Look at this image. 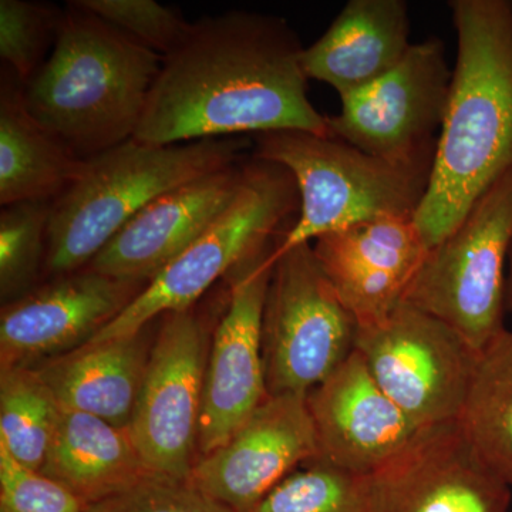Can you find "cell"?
<instances>
[{"instance_id":"7","label":"cell","mask_w":512,"mask_h":512,"mask_svg":"<svg viewBox=\"0 0 512 512\" xmlns=\"http://www.w3.org/2000/svg\"><path fill=\"white\" fill-rule=\"evenodd\" d=\"M512 249V170L478 198L458 227L430 248L404 301L440 319L477 352L503 330Z\"/></svg>"},{"instance_id":"20","label":"cell","mask_w":512,"mask_h":512,"mask_svg":"<svg viewBox=\"0 0 512 512\" xmlns=\"http://www.w3.org/2000/svg\"><path fill=\"white\" fill-rule=\"evenodd\" d=\"M146 329L128 338L84 343L37 372L63 409L128 429L150 356Z\"/></svg>"},{"instance_id":"11","label":"cell","mask_w":512,"mask_h":512,"mask_svg":"<svg viewBox=\"0 0 512 512\" xmlns=\"http://www.w3.org/2000/svg\"><path fill=\"white\" fill-rule=\"evenodd\" d=\"M207 328L194 306L164 315L128 431L148 470L188 481L204 397Z\"/></svg>"},{"instance_id":"14","label":"cell","mask_w":512,"mask_h":512,"mask_svg":"<svg viewBox=\"0 0 512 512\" xmlns=\"http://www.w3.org/2000/svg\"><path fill=\"white\" fill-rule=\"evenodd\" d=\"M320 458L308 396H269L217 450L202 456L188 481L232 512H249L293 471Z\"/></svg>"},{"instance_id":"4","label":"cell","mask_w":512,"mask_h":512,"mask_svg":"<svg viewBox=\"0 0 512 512\" xmlns=\"http://www.w3.org/2000/svg\"><path fill=\"white\" fill-rule=\"evenodd\" d=\"M242 138L156 146L136 138L84 161L82 173L52 202L45 275L86 268L124 225L165 192L239 163Z\"/></svg>"},{"instance_id":"13","label":"cell","mask_w":512,"mask_h":512,"mask_svg":"<svg viewBox=\"0 0 512 512\" xmlns=\"http://www.w3.org/2000/svg\"><path fill=\"white\" fill-rule=\"evenodd\" d=\"M360 512H508L511 488L454 423L420 431L403 453L357 477Z\"/></svg>"},{"instance_id":"30","label":"cell","mask_w":512,"mask_h":512,"mask_svg":"<svg viewBox=\"0 0 512 512\" xmlns=\"http://www.w3.org/2000/svg\"><path fill=\"white\" fill-rule=\"evenodd\" d=\"M0 512H86L66 487L23 466L0 446Z\"/></svg>"},{"instance_id":"1","label":"cell","mask_w":512,"mask_h":512,"mask_svg":"<svg viewBox=\"0 0 512 512\" xmlns=\"http://www.w3.org/2000/svg\"><path fill=\"white\" fill-rule=\"evenodd\" d=\"M305 47L279 16L234 10L191 23L165 56L133 138L156 146L299 130L330 136L308 96Z\"/></svg>"},{"instance_id":"26","label":"cell","mask_w":512,"mask_h":512,"mask_svg":"<svg viewBox=\"0 0 512 512\" xmlns=\"http://www.w3.org/2000/svg\"><path fill=\"white\" fill-rule=\"evenodd\" d=\"M64 10L29 0L0 2V57L20 82L26 84L46 62L55 46Z\"/></svg>"},{"instance_id":"5","label":"cell","mask_w":512,"mask_h":512,"mask_svg":"<svg viewBox=\"0 0 512 512\" xmlns=\"http://www.w3.org/2000/svg\"><path fill=\"white\" fill-rule=\"evenodd\" d=\"M252 157L284 165L298 187V217L279 237L276 252L360 222L414 217L434 161L393 163L340 138L299 130L256 134Z\"/></svg>"},{"instance_id":"15","label":"cell","mask_w":512,"mask_h":512,"mask_svg":"<svg viewBox=\"0 0 512 512\" xmlns=\"http://www.w3.org/2000/svg\"><path fill=\"white\" fill-rule=\"evenodd\" d=\"M146 285L83 268L52 278L8 303L0 318L2 369L29 367L36 359L80 348L116 319Z\"/></svg>"},{"instance_id":"6","label":"cell","mask_w":512,"mask_h":512,"mask_svg":"<svg viewBox=\"0 0 512 512\" xmlns=\"http://www.w3.org/2000/svg\"><path fill=\"white\" fill-rule=\"evenodd\" d=\"M299 207L295 178L284 165L255 157L245 161L227 210L87 343L128 338L160 316L192 308L218 279L284 234Z\"/></svg>"},{"instance_id":"21","label":"cell","mask_w":512,"mask_h":512,"mask_svg":"<svg viewBox=\"0 0 512 512\" xmlns=\"http://www.w3.org/2000/svg\"><path fill=\"white\" fill-rule=\"evenodd\" d=\"M84 161L29 113L23 83L3 66L0 80V204L55 201Z\"/></svg>"},{"instance_id":"18","label":"cell","mask_w":512,"mask_h":512,"mask_svg":"<svg viewBox=\"0 0 512 512\" xmlns=\"http://www.w3.org/2000/svg\"><path fill=\"white\" fill-rule=\"evenodd\" d=\"M244 163L229 165L165 192L124 225L86 268L148 282L183 254L234 200Z\"/></svg>"},{"instance_id":"28","label":"cell","mask_w":512,"mask_h":512,"mask_svg":"<svg viewBox=\"0 0 512 512\" xmlns=\"http://www.w3.org/2000/svg\"><path fill=\"white\" fill-rule=\"evenodd\" d=\"M72 3L163 57L174 52L191 29V23L177 9L154 0H74Z\"/></svg>"},{"instance_id":"16","label":"cell","mask_w":512,"mask_h":512,"mask_svg":"<svg viewBox=\"0 0 512 512\" xmlns=\"http://www.w3.org/2000/svg\"><path fill=\"white\" fill-rule=\"evenodd\" d=\"M320 458L365 477L403 453L421 430L380 389L355 350L308 394Z\"/></svg>"},{"instance_id":"25","label":"cell","mask_w":512,"mask_h":512,"mask_svg":"<svg viewBox=\"0 0 512 512\" xmlns=\"http://www.w3.org/2000/svg\"><path fill=\"white\" fill-rule=\"evenodd\" d=\"M53 201H26L0 212V293L5 305L35 289L45 274Z\"/></svg>"},{"instance_id":"12","label":"cell","mask_w":512,"mask_h":512,"mask_svg":"<svg viewBox=\"0 0 512 512\" xmlns=\"http://www.w3.org/2000/svg\"><path fill=\"white\" fill-rule=\"evenodd\" d=\"M279 237L225 278L231 284L228 302L205 370L197 444L201 456L227 443L269 397L262 320Z\"/></svg>"},{"instance_id":"17","label":"cell","mask_w":512,"mask_h":512,"mask_svg":"<svg viewBox=\"0 0 512 512\" xmlns=\"http://www.w3.org/2000/svg\"><path fill=\"white\" fill-rule=\"evenodd\" d=\"M312 248L357 325L383 319L404 301L429 251L414 217L360 222L322 235Z\"/></svg>"},{"instance_id":"27","label":"cell","mask_w":512,"mask_h":512,"mask_svg":"<svg viewBox=\"0 0 512 512\" xmlns=\"http://www.w3.org/2000/svg\"><path fill=\"white\" fill-rule=\"evenodd\" d=\"M249 512H360L357 477L318 458L293 471Z\"/></svg>"},{"instance_id":"3","label":"cell","mask_w":512,"mask_h":512,"mask_svg":"<svg viewBox=\"0 0 512 512\" xmlns=\"http://www.w3.org/2000/svg\"><path fill=\"white\" fill-rule=\"evenodd\" d=\"M164 57L72 2L55 46L23 84L29 113L89 160L136 134Z\"/></svg>"},{"instance_id":"29","label":"cell","mask_w":512,"mask_h":512,"mask_svg":"<svg viewBox=\"0 0 512 512\" xmlns=\"http://www.w3.org/2000/svg\"><path fill=\"white\" fill-rule=\"evenodd\" d=\"M86 512H232L190 481L150 474L120 493L87 505Z\"/></svg>"},{"instance_id":"24","label":"cell","mask_w":512,"mask_h":512,"mask_svg":"<svg viewBox=\"0 0 512 512\" xmlns=\"http://www.w3.org/2000/svg\"><path fill=\"white\" fill-rule=\"evenodd\" d=\"M59 402L37 370L8 367L0 373V446L23 466L40 471L60 416Z\"/></svg>"},{"instance_id":"22","label":"cell","mask_w":512,"mask_h":512,"mask_svg":"<svg viewBox=\"0 0 512 512\" xmlns=\"http://www.w3.org/2000/svg\"><path fill=\"white\" fill-rule=\"evenodd\" d=\"M40 473L62 484L86 507L153 474L126 427L63 407Z\"/></svg>"},{"instance_id":"9","label":"cell","mask_w":512,"mask_h":512,"mask_svg":"<svg viewBox=\"0 0 512 512\" xmlns=\"http://www.w3.org/2000/svg\"><path fill=\"white\" fill-rule=\"evenodd\" d=\"M356 350L420 429L460 417L478 352L440 319L402 302L383 319L357 325Z\"/></svg>"},{"instance_id":"19","label":"cell","mask_w":512,"mask_h":512,"mask_svg":"<svg viewBox=\"0 0 512 512\" xmlns=\"http://www.w3.org/2000/svg\"><path fill=\"white\" fill-rule=\"evenodd\" d=\"M412 45L406 2L350 0L305 47L302 66L308 79L329 84L343 100L390 72Z\"/></svg>"},{"instance_id":"2","label":"cell","mask_w":512,"mask_h":512,"mask_svg":"<svg viewBox=\"0 0 512 512\" xmlns=\"http://www.w3.org/2000/svg\"><path fill=\"white\" fill-rule=\"evenodd\" d=\"M457 59L429 188L416 215L427 247L512 170V2L451 0Z\"/></svg>"},{"instance_id":"10","label":"cell","mask_w":512,"mask_h":512,"mask_svg":"<svg viewBox=\"0 0 512 512\" xmlns=\"http://www.w3.org/2000/svg\"><path fill=\"white\" fill-rule=\"evenodd\" d=\"M451 77L443 40L413 43L390 72L340 100L330 136L393 163L434 160Z\"/></svg>"},{"instance_id":"8","label":"cell","mask_w":512,"mask_h":512,"mask_svg":"<svg viewBox=\"0 0 512 512\" xmlns=\"http://www.w3.org/2000/svg\"><path fill=\"white\" fill-rule=\"evenodd\" d=\"M262 320L269 396H308L356 350L357 320L311 244L274 255Z\"/></svg>"},{"instance_id":"31","label":"cell","mask_w":512,"mask_h":512,"mask_svg":"<svg viewBox=\"0 0 512 512\" xmlns=\"http://www.w3.org/2000/svg\"><path fill=\"white\" fill-rule=\"evenodd\" d=\"M505 306L507 311L512 312V249L508 259L507 284H505Z\"/></svg>"},{"instance_id":"23","label":"cell","mask_w":512,"mask_h":512,"mask_svg":"<svg viewBox=\"0 0 512 512\" xmlns=\"http://www.w3.org/2000/svg\"><path fill=\"white\" fill-rule=\"evenodd\" d=\"M481 461L512 488V332L503 330L478 352L457 420Z\"/></svg>"}]
</instances>
